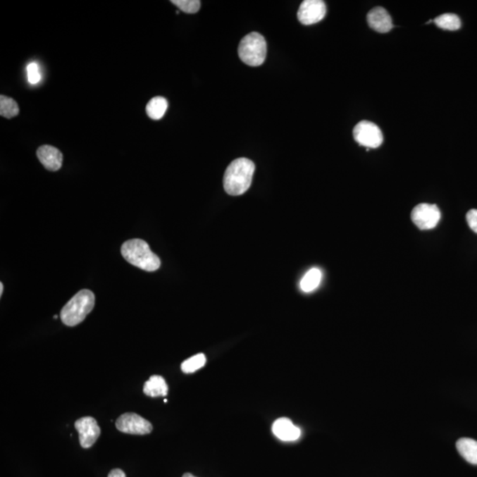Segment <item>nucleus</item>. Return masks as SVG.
<instances>
[{"label":"nucleus","instance_id":"nucleus-12","mask_svg":"<svg viewBox=\"0 0 477 477\" xmlns=\"http://www.w3.org/2000/svg\"><path fill=\"white\" fill-rule=\"evenodd\" d=\"M273 433L282 441L297 440L301 436V430L291 420L280 419L273 423Z\"/></svg>","mask_w":477,"mask_h":477},{"label":"nucleus","instance_id":"nucleus-23","mask_svg":"<svg viewBox=\"0 0 477 477\" xmlns=\"http://www.w3.org/2000/svg\"><path fill=\"white\" fill-rule=\"evenodd\" d=\"M108 477H127L126 473L123 471V470L120 469H115L111 470V471L109 473V475H108Z\"/></svg>","mask_w":477,"mask_h":477},{"label":"nucleus","instance_id":"nucleus-17","mask_svg":"<svg viewBox=\"0 0 477 477\" xmlns=\"http://www.w3.org/2000/svg\"><path fill=\"white\" fill-rule=\"evenodd\" d=\"M433 22L438 27L445 30H458L461 26V20L454 13H444L436 17Z\"/></svg>","mask_w":477,"mask_h":477},{"label":"nucleus","instance_id":"nucleus-21","mask_svg":"<svg viewBox=\"0 0 477 477\" xmlns=\"http://www.w3.org/2000/svg\"><path fill=\"white\" fill-rule=\"evenodd\" d=\"M27 80L30 85H35L41 81L39 67L36 62H31L27 67Z\"/></svg>","mask_w":477,"mask_h":477},{"label":"nucleus","instance_id":"nucleus-1","mask_svg":"<svg viewBox=\"0 0 477 477\" xmlns=\"http://www.w3.org/2000/svg\"><path fill=\"white\" fill-rule=\"evenodd\" d=\"M255 163L252 160L241 158L233 160L225 170L224 189L231 196H241L252 186Z\"/></svg>","mask_w":477,"mask_h":477},{"label":"nucleus","instance_id":"nucleus-16","mask_svg":"<svg viewBox=\"0 0 477 477\" xmlns=\"http://www.w3.org/2000/svg\"><path fill=\"white\" fill-rule=\"evenodd\" d=\"M322 280L321 271L318 268H312L309 270L305 276L302 278L300 287L302 291L305 292H311L318 287L320 282Z\"/></svg>","mask_w":477,"mask_h":477},{"label":"nucleus","instance_id":"nucleus-4","mask_svg":"<svg viewBox=\"0 0 477 477\" xmlns=\"http://www.w3.org/2000/svg\"><path fill=\"white\" fill-rule=\"evenodd\" d=\"M240 58L250 67H259L266 61L267 44L262 35L252 32L243 37L238 48Z\"/></svg>","mask_w":477,"mask_h":477},{"label":"nucleus","instance_id":"nucleus-24","mask_svg":"<svg viewBox=\"0 0 477 477\" xmlns=\"http://www.w3.org/2000/svg\"><path fill=\"white\" fill-rule=\"evenodd\" d=\"M3 290H4V285H3L2 283H0V296H2Z\"/></svg>","mask_w":477,"mask_h":477},{"label":"nucleus","instance_id":"nucleus-19","mask_svg":"<svg viewBox=\"0 0 477 477\" xmlns=\"http://www.w3.org/2000/svg\"><path fill=\"white\" fill-rule=\"evenodd\" d=\"M206 364V357L204 354H198L194 357L183 361L182 364V371L184 373L190 374L203 368Z\"/></svg>","mask_w":477,"mask_h":477},{"label":"nucleus","instance_id":"nucleus-2","mask_svg":"<svg viewBox=\"0 0 477 477\" xmlns=\"http://www.w3.org/2000/svg\"><path fill=\"white\" fill-rule=\"evenodd\" d=\"M121 254L132 266L149 273L159 270L161 266L159 257L151 252L147 242L140 239L125 242L121 247Z\"/></svg>","mask_w":477,"mask_h":477},{"label":"nucleus","instance_id":"nucleus-11","mask_svg":"<svg viewBox=\"0 0 477 477\" xmlns=\"http://www.w3.org/2000/svg\"><path fill=\"white\" fill-rule=\"evenodd\" d=\"M367 22L371 29L379 33H388L393 27L391 16L380 6L371 10L367 16Z\"/></svg>","mask_w":477,"mask_h":477},{"label":"nucleus","instance_id":"nucleus-18","mask_svg":"<svg viewBox=\"0 0 477 477\" xmlns=\"http://www.w3.org/2000/svg\"><path fill=\"white\" fill-rule=\"evenodd\" d=\"M20 113L18 104L15 100L4 95L0 97V115L6 118L17 116Z\"/></svg>","mask_w":477,"mask_h":477},{"label":"nucleus","instance_id":"nucleus-5","mask_svg":"<svg viewBox=\"0 0 477 477\" xmlns=\"http://www.w3.org/2000/svg\"><path fill=\"white\" fill-rule=\"evenodd\" d=\"M353 134L354 140L368 149L378 148L384 140L380 128L371 121H361L354 127Z\"/></svg>","mask_w":477,"mask_h":477},{"label":"nucleus","instance_id":"nucleus-14","mask_svg":"<svg viewBox=\"0 0 477 477\" xmlns=\"http://www.w3.org/2000/svg\"><path fill=\"white\" fill-rule=\"evenodd\" d=\"M144 392L149 397L166 396L168 392V386L161 376H151L144 384Z\"/></svg>","mask_w":477,"mask_h":477},{"label":"nucleus","instance_id":"nucleus-3","mask_svg":"<svg viewBox=\"0 0 477 477\" xmlns=\"http://www.w3.org/2000/svg\"><path fill=\"white\" fill-rule=\"evenodd\" d=\"M95 306V295L89 290L78 292L61 312L62 322L68 326H75L82 323Z\"/></svg>","mask_w":477,"mask_h":477},{"label":"nucleus","instance_id":"nucleus-6","mask_svg":"<svg viewBox=\"0 0 477 477\" xmlns=\"http://www.w3.org/2000/svg\"><path fill=\"white\" fill-rule=\"evenodd\" d=\"M441 213L436 204H421L414 208L411 219L421 230H430L436 228L440 222Z\"/></svg>","mask_w":477,"mask_h":477},{"label":"nucleus","instance_id":"nucleus-10","mask_svg":"<svg viewBox=\"0 0 477 477\" xmlns=\"http://www.w3.org/2000/svg\"><path fill=\"white\" fill-rule=\"evenodd\" d=\"M37 155L45 169L56 172L61 168L63 155L57 148L50 145L41 146L37 149Z\"/></svg>","mask_w":477,"mask_h":477},{"label":"nucleus","instance_id":"nucleus-25","mask_svg":"<svg viewBox=\"0 0 477 477\" xmlns=\"http://www.w3.org/2000/svg\"><path fill=\"white\" fill-rule=\"evenodd\" d=\"M182 477H197V476H194L192 475V473H184V476H183Z\"/></svg>","mask_w":477,"mask_h":477},{"label":"nucleus","instance_id":"nucleus-13","mask_svg":"<svg viewBox=\"0 0 477 477\" xmlns=\"http://www.w3.org/2000/svg\"><path fill=\"white\" fill-rule=\"evenodd\" d=\"M459 454L469 462L470 464L477 465V441L472 438H462L456 443Z\"/></svg>","mask_w":477,"mask_h":477},{"label":"nucleus","instance_id":"nucleus-22","mask_svg":"<svg viewBox=\"0 0 477 477\" xmlns=\"http://www.w3.org/2000/svg\"><path fill=\"white\" fill-rule=\"evenodd\" d=\"M466 222L471 228L472 231L477 233V210L473 209L470 210L466 216Z\"/></svg>","mask_w":477,"mask_h":477},{"label":"nucleus","instance_id":"nucleus-20","mask_svg":"<svg viewBox=\"0 0 477 477\" xmlns=\"http://www.w3.org/2000/svg\"><path fill=\"white\" fill-rule=\"evenodd\" d=\"M172 3L186 13H196L201 8L199 0H172Z\"/></svg>","mask_w":477,"mask_h":477},{"label":"nucleus","instance_id":"nucleus-8","mask_svg":"<svg viewBox=\"0 0 477 477\" xmlns=\"http://www.w3.org/2000/svg\"><path fill=\"white\" fill-rule=\"evenodd\" d=\"M326 15V6L322 0H305L297 13L299 22L304 25H312L321 22Z\"/></svg>","mask_w":477,"mask_h":477},{"label":"nucleus","instance_id":"nucleus-9","mask_svg":"<svg viewBox=\"0 0 477 477\" xmlns=\"http://www.w3.org/2000/svg\"><path fill=\"white\" fill-rule=\"evenodd\" d=\"M75 427L78 431L80 444L83 448L92 447L100 436V427L92 416L82 417L76 421Z\"/></svg>","mask_w":477,"mask_h":477},{"label":"nucleus","instance_id":"nucleus-15","mask_svg":"<svg viewBox=\"0 0 477 477\" xmlns=\"http://www.w3.org/2000/svg\"><path fill=\"white\" fill-rule=\"evenodd\" d=\"M168 102L163 97H156L152 99L146 106V113L152 120H158L166 114Z\"/></svg>","mask_w":477,"mask_h":477},{"label":"nucleus","instance_id":"nucleus-7","mask_svg":"<svg viewBox=\"0 0 477 477\" xmlns=\"http://www.w3.org/2000/svg\"><path fill=\"white\" fill-rule=\"evenodd\" d=\"M115 424L120 433L131 435H147L153 430L152 424L149 421L135 413L121 414Z\"/></svg>","mask_w":477,"mask_h":477}]
</instances>
